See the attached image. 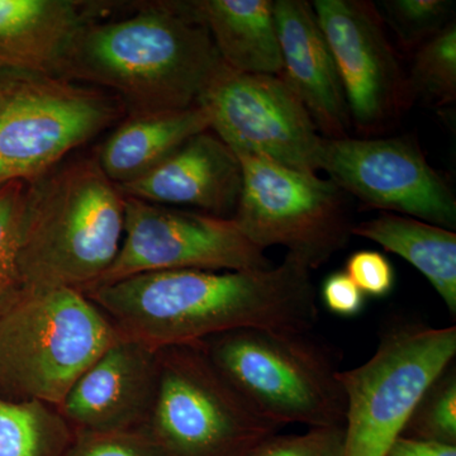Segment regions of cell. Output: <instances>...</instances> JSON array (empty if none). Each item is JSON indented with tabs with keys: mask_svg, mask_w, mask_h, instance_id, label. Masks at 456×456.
Wrapping results in <instances>:
<instances>
[{
	"mask_svg": "<svg viewBox=\"0 0 456 456\" xmlns=\"http://www.w3.org/2000/svg\"><path fill=\"white\" fill-rule=\"evenodd\" d=\"M158 384V351L122 338L77 380L57 408L73 431L145 430Z\"/></svg>",
	"mask_w": 456,
	"mask_h": 456,
	"instance_id": "5bb4252c",
	"label": "cell"
},
{
	"mask_svg": "<svg viewBox=\"0 0 456 456\" xmlns=\"http://www.w3.org/2000/svg\"><path fill=\"white\" fill-rule=\"evenodd\" d=\"M456 355V327L399 322L374 355L338 371L345 397L344 456H387L426 389Z\"/></svg>",
	"mask_w": 456,
	"mask_h": 456,
	"instance_id": "ba28073f",
	"label": "cell"
},
{
	"mask_svg": "<svg viewBox=\"0 0 456 456\" xmlns=\"http://www.w3.org/2000/svg\"><path fill=\"white\" fill-rule=\"evenodd\" d=\"M121 338L80 290L18 288L0 301V397L59 408Z\"/></svg>",
	"mask_w": 456,
	"mask_h": 456,
	"instance_id": "277c9868",
	"label": "cell"
},
{
	"mask_svg": "<svg viewBox=\"0 0 456 456\" xmlns=\"http://www.w3.org/2000/svg\"><path fill=\"white\" fill-rule=\"evenodd\" d=\"M97 8L74 0H0V77H59L75 33Z\"/></svg>",
	"mask_w": 456,
	"mask_h": 456,
	"instance_id": "e0dca14e",
	"label": "cell"
},
{
	"mask_svg": "<svg viewBox=\"0 0 456 456\" xmlns=\"http://www.w3.org/2000/svg\"><path fill=\"white\" fill-rule=\"evenodd\" d=\"M143 431L165 456H251L281 428L191 344L158 350L154 404Z\"/></svg>",
	"mask_w": 456,
	"mask_h": 456,
	"instance_id": "8992f818",
	"label": "cell"
},
{
	"mask_svg": "<svg viewBox=\"0 0 456 456\" xmlns=\"http://www.w3.org/2000/svg\"><path fill=\"white\" fill-rule=\"evenodd\" d=\"M143 202L232 218L242 189L240 159L211 130L185 141L145 175L117 185Z\"/></svg>",
	"mask_w": 456,
	"mask_h": 456,
	"instance_id": "9a60e30c",
	"label": "cell"
},
{
	"mask_svg": "<svg viewBox=\"0 0 456 456\" xmlns=\"http://www.w3.org/2000/svg\"><path fill=\"white\" fill-rule=\"evenodd\" d=\"M408 77L411 95L434 107H445L456 99V26L450 22L422 44Z\"/></svg>",
	"mask_w": 456,
	"mask_h": 456,
	"instance_id": "7402d4cb",
	"label": "cell"
},
{
	"mask_svg": "<svg viewBox=\"0 0 456 456\" xmlns=\"http://www.w3.org/2000/svg\"><path fill=\"white\" fill-rule=\"evenodd\" d=\"M209 130L236 155L317 173L323 137L278 75L245 74L224 62L198 99Z\"/></svg>",
	"mask_w": 456,
	"mask_h": 456,
	"instance_id": "30bf717a",
	"label": "cell"
},
{
	"mask_svg": "<svg viewBox=\"0 0 456 456\" xmlns=\"http://www.w3.org/2000/svg\"><path fill=\"white\" fill-rule=\"evenodd\" d=\"M312 270L293 255L263 270H163L86 296L123 338L158 351L241 329L307 334L318 320Z\"/></svg>",
	"mask_w": 456,
	"mask_h": 456,
	"instance_id": "6da1fadb",
	"label": "cell"
},
{
	"mask_svg": "<svg viewBox=\"0 0 456 456\" xmlns=\"http://www.w3.org/2000/svg\"><path fill=\"white\" fill-rule=\"evenodd\" d=\"M73 435L56 407L0 397V456H64Z\"/></svg>",
	"mask_w": 456,
	"mask_h": 456,
	"instance_id": "44dd1931",
	"label": "cell"
},
{
	"mask_svg": "<svg viewBox=\"0 0 456 456\" xmlns=\"http://www.w3.org/2000/svg\"><path fill=\"white\" fill-rule=\"evenodd\" d=\"M28 193V183L11 182L0 187V301L20 288L18 250Z\"/></svg>",
	"mask_w": 456,
	"mask_h": 456,
	"instance_id": "d4e9b609",
	"label": "cell"
},
{
	"mask_svg": "<svg viewBox=\"0 0 456 456\" xmlns=\"http://www.w3.org/2000/svg\"><path fill=\"white\" fill-rule=\"evenodd\" d=\"M320 170L371 208L456 227L454 191L410 137L323 139Z\"/></svg>",
	"mask_w": 456,
	"mask_h": 456,
	"instance_id": "7c38bea8",
	"label": "cell"
},
{
	"mask_svg": "<svg viewBox=\"0 0 456 456\" xmlns=\"http://www.w3.org/2000/svg\"><path fill=\"white\" fill-rule=\"evenodd\" d=\"M345 426L311 428L303 434L273 435L251 456H344Z\"/></svg>",
	"mask_w": 456,
	"mask_h": 456,
	"instance_id": "4316f807",
	"label": "cell"
},
{
	"mask_svg": "<svg viewBox=\"0 0 456 456\" xmlns=\"http://www.w3.org/2000/svg\"><path fill=\"white\" fill-rule=\"evenodd\" d=\"M281 53L278 75L310 114L323 139L349 137L351 118L334 57L312 3L275 0Z\"/></svg>",
	"mask_w": 456,
	"mask_h": 456,
	"instance_id": "2e32d148",
	"label": "cell"
},
{
	"mask_svg": "<svg viewBox=\"0 0 456 456\" xmlns=\"http://www.w3.org/2000/svg\"><path fill=\"white\" fill-rule=\"evenodd\" d=\"M64 456H165L146 431H74Z\"/></svg>",
	"mask_w": 456,
	"mask_h": 456,
	"instance_id": "484cf974",
	"label": "cell"
},
{
	"mask_svg": "<svg viewBox=\"0 0 456 456\" xmlns=\"http://www.w3.org/2000/svg\"><path fill=\"white\" fill-rule=\"evenodd\" d=\"M349 275L364 296L386 297L395 287V274L391 261L379 251L362 250L351 255L345 265Z\"/></svg>",
	"mask_w": 456,
	"mask_h": 456,
	"instance_id": "83f0119b",
	"label": "cell"
},
{
	"mask_svg": "<svg viewBox=\"0 0 456 456\" xmlns=\"http://www.w3.org/2000/svg\"><path fill=\"white\" fill-rule=\"evenodd\" d=\"M264 251L240 231L232 218L126 197L121 248L97 285L163 270L272 268Z\"/></svg>",
	"mask_w": 456,
	"mask_h": 456,
	"instance_id": "8fae6325",
	"label": "cell"
},
{
	"mask_svg": "<svg viewBox=\"0 0 456 456\" xmlns=\"http://www.w3.org/2000/svg\"><path fill=\"white\" fill-rule=\"evenodd\" d=\"M401 436L456 445L455 362H452L426 389Z\"/></svg>",
	"mask_w": 456,
	"mask_h": 456,
	"instance_id": "603a6c76",
	"label": "cell"
},
{
	"mask_svg": "<svg viewBox=\"0 0 456 456\" xmlns=\"http://www.w3.org/2000/svg\"><path fill=\"white\" fill-rule=\"evenodd\" d=\"M198 344L233 388L279 428L344 425L340 370L311 332L241 329Z\"/></svg>",
	"mask_w": 456,
	"mask_h": 456,
	"instance_id": "5b68a950",
	"label": "cell"
},
{
	"mask_svg": "<svg viewBox=\"0 0 456 456\" xmlns=\"http://www.w3.org/2000/svg\"><path fill=\"white\" fill-rule=\"evenodd\" d=\"M126 197L93 155L29 183L18 250L20 288L86 292L112 266L125 232Z\"/></svg>",
	"mask_w": 456,
	"mask_h": 456,
	"instance_id": "3957f363",
	"label": "cell"
},
{
	"mask_svg": "<svg viewBox=\"0 0 456 456\" xmlns=\"http://www.w3.org/2000/svg\"><path fill=\"white\" fill-rule=\"evenodd\" d=\"M207 130L208 114L198 104L178 112L127 116L95 150V155L114 184H127L163 163L185 141Z\"/></svg>",
	"mask_w": 456,
	"mask_h": 456,
	"instance_id": "ac0fdd59",
	"label": "cell"
},
{
	"mask_svg": "<svg viewBox=\"0 0 456 456\" xmlns=\"http://www.w3.org/2000/svg\"><path fill=\"white\" fill-rule=\"evenodd\" d=\"M191 5L224 65L239 73L281 74L273 0H196Z\"/></svg>",
	"mask_w": 456,
	"mask_h": 456,
	"instance_id": "d6986e66",
	"label": "cell"
},
{
	"mask_svg": "<svg viewBox=\"0 0 456 456\" xmlns=\"http://www.w3.org/2000/svg\"><path fill=\"white\" fill-rule=\"evenodd\" d=\"M327 310L342 317H353L362 311L365 296L345 272L332 273L321 290Z\"/></svg>",
	"mask_w": 456,
	"mask_h": 456,
	"instance_id": "f1b7e54d",
	"label": "cell"
},
{
	"mask_svg": "<svg viewBox=\"0 0 456 456\" xmlns=\"http://www.w3.org/2000/svg\"><path fill=\"white\" fill-rule=\"evenodd\" d=\"M383 20L397 33L404 47L421 46L449 25V0H383Z\"/></svg>",
	"mask_w": 456,
	"mask_h": 456,
	"instance_id": "cb8c5ba5",
	"label": "cell"
},
{
	"mask_svg": "<svg viewBox=\"0 0 456 456\" xmlns=\"http://www.w3.org/2000/svg\"><path fill=\"white\" fill-rule=\"evenodd\" d=\"M312 7L340 75L351 126L362 137L388 131L412 95L379 12L359 0H314Z\"/></svg>",
	"mask_w": 456,
	"mask_h": 456,
	"instance_id": "4fadbf2b",
	"label": "cell"
},
{
	"mask_svg": "<svg viewBox=\"0 0 456 456\" xmlns=\"http://www.w3.org/2000/svg\"><path fill=\"white\" fill-rule=\"evenodd\" d=\"M221 62L191 2H151L125 18L84 23L59 77L106 90L127 116L178 112L197 106Z\"/></svg>",
	"mask_w": 456,
	"mask_h": 456,
	"instance_id": "7a4b0ae2",
	"label": "cell"
},
{
	"mask_svg": "<svg viewBox=\"0 0 456 456\" xmlns=\"http://www.w3.org/2000/svg\"><path fill=\"white\" fill-rule=\"evenodd\" d=\"M106 92L51 75L0 77V187L32 183L125 116Z\"/></svg>",
	"mask_w": 456,
	"mask_h": 456,
	"instance_id": "52a82bcc",
	"label": "cell"
},
{
	"mask_svg": "<svg viewBox=\"0 0 456 456\" xmlns=\"http://www.w3.org/2000/svg\"><path fill=\"white\" fill-rule=\"evenodd\" d=\"M387 456H456V445L399 436Z\"/></svg>",
	"mask_w": 456,
	"mask_h": 456,
	"instance_id": "f546056e",
	"label": "cell"
},
{
	"mask_svg": "<svg viewBox=\"0 0 456 456\" xmlns=\"http://www.w3.org/2000/svg\"><path fill=\"white\" fill-rule=\"evenodd\" d=\"M242 189L232 220L254 245L283 246L311 270L347 244L346 194L331 179L251 155H236Z\"/></svg>",
	"mask_w": 456,
	"mask_h": 456,
	"instance_id": "9c48e42d",
	"label": "cell"
},
{
	"mask_svg": "<svg viewBox=\"0 0 456 456\" xmlns=\"http://www.w3.org/2000/svg\"><path fill=\"white\" fill-rule=\"evenodd\" d=\"M351 235L364 237L398 255L419 270L441 297L450 314H456V233L407 216L382 212L362 222Z\"/></svg>",
	"mask_w": 456,
	"mask_h": 456,
	"instance_id": "ffe728a7",
	"label": "cell"
}]
</instances>
